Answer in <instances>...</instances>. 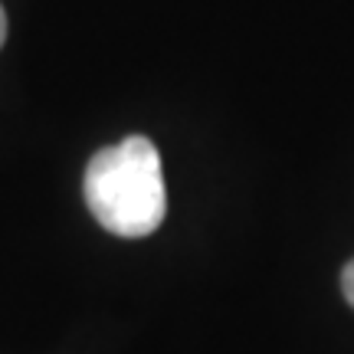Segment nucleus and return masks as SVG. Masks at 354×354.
Instances as JSON below:
<instances>
[{
	"instance_id": "1",
	"label": "nucleus",
	"mask_w": 354,
	"mask_h": 354,
	"mask_svg": "<svg viewBox=\"0 0 354 354\" xmlns=\"http://www.w3.org/2000/svg\"><path fill=\"white\" fill-rule=\"evenodd\" d=\"M82 194L88 214L115 236L138 240L154 233L167 210L161 154L154 141L128 135L112 148L95 151L86 167Z\"/></svg>"
},
{
	"instance_id": "2",
	"label": "nucleus",
	"mask_w": 354,
	"mask_h": 354,
	"mask_svg": "<svg viewBox=\"0 0 354 354\" xmlns=\"http://www.w3.org/2000/svg\"><path fill=\"white\" fill-rule=\"evenodd\" d=\"M342 292H344V299L354 305V259L344 266V272H342Z\"/></svg>"
},
{
	"instance_id": "3",
	"label": "nucleus",
	"mask_w": 354,
	"mask_h": 354,
	"mask_svg": "<svg viewBox=\"0 0 354 354\" xmlns=\"http://www.w3.org/2000/svg\"><path fill=\"white\" fill-rule=\"evenodd\" d=\"M3 39H7V13L0 7V46H3Z\"/></svg>"
}]
</instances>
